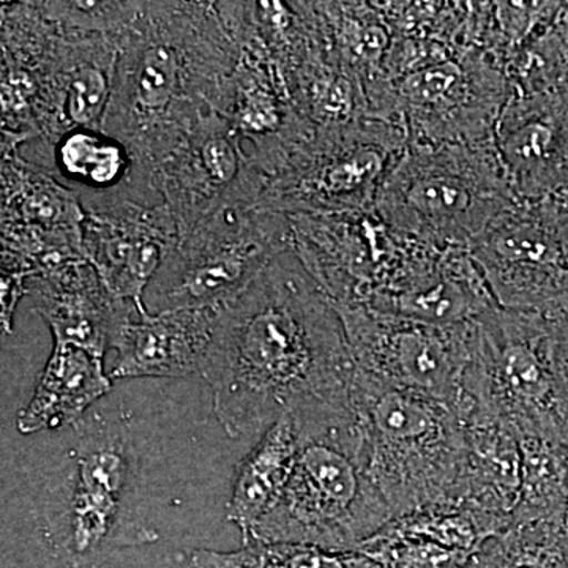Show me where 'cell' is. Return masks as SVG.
Returning <instances> with one entry per match:
<instances>
[{
    "label": "cell",
    "instance_id": "cell-2",
    "mask_svg": "<svg viewBox=\"0 0 568 568\" xmlns=\"http://www.w3.org/2000/svg\"><path fill=\"white\" fill-rule=\"evenodd\" d=\"M237 63L216 2H144L121 40L102 130L129 149L153 194V170L197 118L207 110L226 118Z\"/></svg>",
    "mask_w": 568,
    "mask_h": 568
},
{
    "label": "cell",
    "instance_id": "cell-12",
    "mask_svg": "<svg viewBox=\"0 0 568 568\" xmlns=\"http://www.w3.org/2000/svg\"><path fill=\"white\" fill-rule=\"evenodd\" d=\"M293 252L339 306L375 308L405 274L420 242L366 212L291 215Z\"/></svg>",
    "mask_w": 568,
    "mask_h": 568
},
{
    "label": "cell",
    "instance_id": "cell-28",
    "mask_svg": "<svg viewBox=\"0 0 568 568\" xmlns=\"http://www.w3.org/2000/svg\"><path fill=\"white\" fill-rule=\"evenodd\" d=\"M193 568H384L365 552L328 551L310 545L246 540L234 551L194 549Z\"/></svg>",
    "mask_w": 568,
    "mask_h": 568
},
{
    "label": "cell",
    "instance_id": "cell-24",
    "mask_svg": "<svg viewBox=\"0 0 568 568\" xmlns=\"http://www.w3.org/2000/svg\"><path fill=\"white\" fill-rule=\"evenodd\" d=\"M298 432L293 416L284 414L239 463L227 519L241 529L244 540L278 503L297 457Z\"/></svg>",
    "mask_w": 568,
    "mask_h": 568
},
{
    "label": "cell",
    "instance_id": "cell-29",
    "mask_svg": "<svg viewBox=\"0 0 568 568\" xmlns=\"http://www.w3.org/2000/svg\"><path fill=\"white\" fill-rule=\"evenodd\" d=\"M521 495L514 523L568 514V446L544 437H518Z\"/></svg>",
    "mask_w": 568,
    "mask_h": 568
},
{
    "label": "cell",
    "instance_id": "cell-4",
    "mask_svg": "<svg viewBox=\"0 0 568 568\" xmlns=\"http://www.w3.org/2000/svg\"><path fill=\"white\" fill-rule=\"evenodd\" d=\"M353 406L369 476L394 518L452 503L466 450L457 407L355 369Z\"/></svg>",
    "mask_w": 568,
    "mask_h": 568
},
{
    "label": "cell",
    "instance_id": "cell-9",
    "mask_svg": "<svg viewBox=\"0 0 568 568\" xmlns=\"http://www.w3.org/2000/svg\"><path fill=\"white\" fill-rule=\"evenodd\" d=\"M133 454L121 432L97 429L80 440L69 487L62 488L44 536L70 568H95L119 549L156 534L133 517Z\"/></svg>",
    "mask_w": 568,
    "mask_h": 568
},
{
    "label": "cell",
    "instance_id": "cell-10",
    "mask_svg": "<svg viewBox=\"0 0 568 568\" xmlns=\"http://www.w3.org/2000/svg\"><path fill=\"white\" fill-rule=\"evenodd\" d=\"M508 95L503 67L485 52L463 50L387 81L375 118L402 126L407 145L495 144Z\"/></svg>",
    "mask_w": 568,
    "mask_h": 568
},
{
    "label": "cell",
    "instance_id": "cell-1",
    "mask_svg": "<svg viewBox=\"0 0 568 568\" xmlns=\"http://www.w3.org/2000/svg\"><path fill=\"white\" fill-rule=\"evenodd\" d=\"M201 377L234 439L291 414L353 405L355 364L345 325L294 252L272 261L216 313Z\"/></svg>",
    "mask_w": 568,
    "mask_h": 568
},
{
    "label": "cell",
    "instance_id": "cell-3",
    "mask_svg": "<svg viewBox=\"0 0 568 568\" xmlns=\"http://www.w3.org/2000/svg\"><path fill=\"white\" fill-rule=\"evenodd\" d=\"M293 418V473L278 503L244 541L355 551L394 519L366 467L357 413L351 406Z\"/></svg>",
    "mask_w": 568,
    "mask_h": 568
},
{
    "label": "cell",
    "instance_id": "cell-34",
    "mask_svg": "<svg viewBox=\"0 0 568 568\" xmlns=\"http://www.w3.org/2000/svg\"><path fill=\"white\" fill-rule=\"evenodd\" d=\"M459 568H466V567H459Z\"/></svg>",
    "mask_w": 568,
    "mask_h": 568
},
{
    "label": "cell",
    "instance_id": "cell-14",
    "mask_svg": "<svg viewBox=\"0 0 568 568\" xmlns=\"http://www.w3.org/2000/svg\"><path fill=\"white\" fill-rule=\"evenodd\" d=\"M267 182L230 119L207 110L153 170L152 190L179 237L231 207H257Z\"/></svg>",
    "mask_w": 568,
    "mask_h": 568
},
{
    "label": "cell",
    "instance_id": "cell-11",
    "mask_svg": "<svg viewBox=\"0 0 568 568\" xmlns=\"http://www.w3.org/2000/svg\"><path fill=\"white\" fill-rule=\"evenodd\" d=\"M334 306L358 373L458 407L473 362L477 320L429 324L364 306Z\"/></svg>",
    "mask_w": 568,
    "mask_h": 568
},
{
    "label": "cell",
    "instance_id": "cell-15",
    "mask_svg": "<svg viewBox=\"0 0 568 568\" xmlns=\"http://www.w3.org/2000/svg\"><path fill=\"white\" fill-rule=\"evenodd\" d=\"M82 245L111 293L148 317L145 291L179 241L178 223L163 204L119 200L84 207Z\"/></svg>",
    "mask_w": 568,
    "mask_h": 568
},
{
    "label": "cell",
    "instance_id": "cell-16",
    "mask_svg": "<svg viewBox=\"0 0 568 568\" xmlns=\"http://www.w3.org/2000/svg\"><path fill=\"white\" fill-rule=\"evenodd\" d=\"M495 148L519 201L568 196V88L510 91Z\"/></svg>",
    "mask_w": 568,
    "mask_h": 568
},
{
    "label": "cell",
    "instance_id": "cell-20",
    "mask_svg": "<svg viewBox=\"0 0 568 568\" xmlns=\"http://www.w3.org/2000/svg\"><path fill=\"white\" fill-rule=\"evenodd\" d=\"M219 310H173L133 317L112 346L111 379L201 376Z\"/></svg>",
    "mask_w": 568,
    "mask_h": 568
},
{
    "label": "cell",
    "instance_id": "cell-13",
    "mask_svg": "<svg viewBox=\"0 0 568 568\" xmlns=\"http://www.w3.org/2000/svg\"><path fill=\"white\" fill-rule=\"evenodd\" d=\"M497 306L536 310L568 294V196L517 201L469 246Z\"/></svg>",
    "mask_w": 568,
    "mask_h": 568
},
{
    "label": "cell",
    "instance_id": "cell-31",
    "mask_svg": "<svg viewBox=\"0 0 568 568\" xmlns=\"http://www.w3.org/2000/svg\"><path fill=\"white\" fill-rule=\"evenodd\" d=\"M538 312L548 336L560 435L568 446V294L540 306Z\"/></svg>",
    "mask_w": 568,
    "mask_h": 568
},
{
    "label": "cell",
    "instance_id": "cell-21",
    "mask_svg": "<svg viewBox=\"0 0 568 568\" xmlns=\"http://www.w3.org/2000/svg\"><path fill=\"white\" fill-rule=\"evenodd\" d=\"M466 450L452 503L485 519L496 534L510 528L521 495L523 455L519 439L488 414L463 418Z\"/></svg>",
    "mask_w": 568,
    "mask_h": 568
},
{
    "label": "cell",
    "instance_id": "cell-17",
    "mask_svg": "<svg viewBox=\"0 0 568 568\" xmlns=\"http://www.w3.org/2000/svg\"><path fill=\"white\" fill-rule=\"evenodd\" d=\"M28 297L54 343L82 347L103 358L123 325L138 316L134 305L112 294L88 260L32 276Z\"/></svg>",
    "mask_w": 568,
    "mask_h": 568
},
{
    "label": "cell",
    "instance_id": "cell-25",
    "mask_svg": "<svg viewBox=\"0 0 568 568\" xmlns=\"http://www.w3.org/2000/svg\"><path fill=\"white\" fill-rule=\"evenodd\" d=\"M2 223L82 233L84 205L77 190L20 152L2 155Z\"/></svg>",
    "mask_w": 568,
    "mask_h": 568
},
{
    "label": "cell",
    "instance_id": "cell-27",
    "mask_svg": "<svg viewBox=\"0 0 568 568\" xmlns=\"http://www.w3.org/2000/svg\"><path fill=\"white\" fill-rule=\"evenodd\" d=\"M466 568H568V514L515 523L485 540Z\"/></svg>",
    "mask_w": 568,
    "mask_h": 568
},
{
    "label": "cell",
    "instance_id": "cell-5",
    "mask_svg": "<svg viewBox=\"0 0 568 568\" xmlns=\"http://www.w3.org/2000/svg\"><path fill=\"white\" fill-rule=\"evenodd\" d=\"M495 144L407 145L375 211L398 233L439 248H467L517 203Z\"/></svg>",
    "mask_w": 568,
    "mask_h": 568
},
{
    "label": "cell",
    "instance_id": "cell-22",
    "mask_svg": "<svg viewBox=\"0 0 568 568\" xmlns=\"http://www.w3.org/2000/svg\"><path fill=\"white\" fill-rule=\"evenodd\" d=\"M111 386L103 357L82 347L54 343L31 402L18 414V432L33 435L74 424L97 399L110 394Z\"/></svg>",
    "mask_w": 568,
    "mask_h": 568
},
{
    "label": "cell",
    "instance_id": "cell-30",
    "mask_svg": "<svg viewBox=\"0 0 568 568\" xmlns=\"http://www.w3.org/2000/svg\"><path fill=\"white\" fill-rule=\"evenodd\" d=\"M44 18L63 31L122 40L140 18L144 2L136 0H67L37 2Z\"/></svg>",
    "mask_w": 568,
    "mask_h": 568
},
{
    "label": "cell",
    "instance_id": "cell-7",
    "mask_svg": "<svg viewBox=\"0 0 568 568\" xmlns=\"http://www.w3.org/2000/svg\"><path fill=\"white\" fill-rule=\"evenodd\" d=\"M406 148L405 130L381 119L316 129L268 175L257 207L287 216L373 211Z\"/></svg>",
    "mask_w": 568,
    "mask_h": 568
},
{
    "label": "cell",
    "instance_id": "cell-19",
    "mask_svg": "<svg viewBox=\"0 0 568 568\" xmlns=\"http://www.w3.org/2000/svg\"><path fill=\"white\" fill-rule=\"evenodd\" d=\"M493 536L485 519L447 503L392 519L358 549L384 568H459Z\"/></svg>",
    "mask_w": 568,
    "mask_h": 568
},
{
    "label": "cell",
    "instance_id": "cell-6",
    "mask_svg": "<svg viewBox=\"0 0 568 568\" xmlns=\"http://www.w3.org/2000/svg\"><path fill=\"white\" fill-rule=\"evenodd\" d=\"M287 252H293L290 216L224 209L179 237L145 291V308L151 315L222 308Z\"/></svg>",
    "mask_w": 568,
    "mask_h": 568
},
{
    "label": "cell",
    "instance_id": "cell-23",
    "mask_svg": "<svg viewBox=\"0 0 568 568\" xmlns=\"http://www.w3.org/2000/svg\"><path fill=\"white\" fill-rule=\"evenodd\" d=\"M51 151V173L85 190L80 194L84 207L119 200L162 204L142 185L129 149L103 130H70Z\"/></svg>",
    "mask_w": 568,
    "mask_h": 568
},
{
    "label": "cell",
    "instance_id": "cell-18",
    "mask_svg": "<svg viewBox=\"0 0 568 568\" xmlns=\"http://www.w3.org/2000/svg\"><path fill=\"white\" fill-rule=\"evenodd\" d=\"M226 118L252 145L250 155L265 178L316 132L298 110L286 74L267 55L254 51L239 50Z\"/></svg>",
    "mask_w": 568,
    "mask_h": 568
},
{
    "label": "cell",
    "instance_id": "cell-32",
    "mask_svg": "<svg viewBox=\"0 0 568 568\" xmlns=\"http://www.w3.org/2000/svg\"><path fill=\"white\" fill-rule=\"evenodd\" d=\"M29 276L17 271L2 268V328L3 334H10L13 327V316L21 298L28 295Z\"/></svg>",
    "mask_w": 568,
    "mask_h": 568
},
{
    "label": "cell",
    "instance_id": "cell-26",
    "mask_svg": "<svg viewBox=\"0 0 568 568\" xmlns=\"http://www.w3.org/2000/svg\"><path fill=\"white\" fill-rule=\"evenodd\" d=\"M339 59L357 74L365 92L386 80L394 31L381 2H321Z\"/></svg>",
    "mask_w": 568,
    "mask_h": 568
},
{
    "label": "cell",
    "instance_id": "cell-33",
    "mask_svg": "<svg viewBox=\"0 0 568 568\" xmlns=\"http://www.w3.org/2000/svg\"><path fill=\"white\" fill-rule=\"evenodd\" d=\"M567 508H568V496H567Z\"/></svg>",
    "mask_w": 568,
    "mask_h": 568
},
{
    "label": "cell",
    "instance_id": "cell-8",
    "mask_svg": "<svg viewBox=\"0 0 568 568\" xmlns=\"http://www.w3.org/2000/svg\"><path fill=\"white\" fill-rule=\"evenodd\" d=\"M459 413L488 414L517 437L564 443L555 376L540 312L496 306L476 321ZM567 446V444H566Z\"/></svg>",
    "mask_w": 568,
    "mask_h": 568
}]
</instances>
